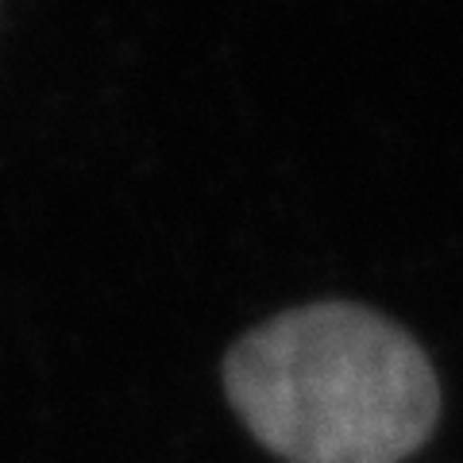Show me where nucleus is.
<instances>
[{"mask_svg":"<svg viewBox=\"0 0 463 463\" xmlns=\"http://www.w3.org/2000/svg\"><path fill=\"white\" fill-rule=\"evenodd\" d=\"M224 386L259 440L289 463H398L425 444L440 390L425 352L364 306H306L248 332Z\"/></svg>","mask_w":463,"mask_h":463,"instance_id":"nucleus-1","label":"nucleus"}]
</instances>
